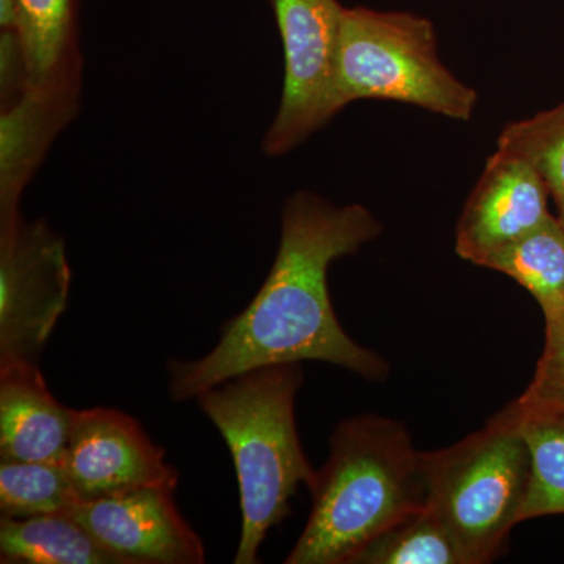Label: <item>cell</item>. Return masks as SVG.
<instances>
[{"instance_id": "cell-1", "label": "cell", "mask_w": 564, "mask_h": 564, "mask_svg": "<svg viewBox=\"0 0 564 564\" xmlns=\"http://www.w3.org/2000/svg\"><path fill=\"white\" fill-rule=\"evenodd\" d=\"M381 231V223L361 204L334 206L313 192L292 195L282 207L280 248L261 291L223 325L220 340L207 355L169 362L174 402L195 400L212 386L273 364L321 361L383 380L388 362L348 336L328 291L329 265Z\"/></svg>"}, {"instance_id": "cell-2", "label": "cell", "mask_w": 564, "mask_h": 564, "mask_svg": "<svg viewBox=\"0 0 564 564\" xmlns=\"http://www.w3.org/2000/svg\"><path fill=\"white\" fill-rule=\"evenodd\" d=\"M313 508L285 564H351L370 541L426 507L423 452L402 422L345 419L310 488Z\"/></svg>"}, {"instance_id": "cell-3", "label": "cell", "mask_w": 564, "mask_h": 564, "mask_svg": "<svg viewBox=\"0 0 564 564\" xmlns=\"http://www.w3.org/2000/svg\"><path fill=\"white\" fill-rule=\"evenodd\" d=\"M300 362L248 370L196 397L199 410L228 445L239 481L242 530L234 563H259L267 533L289 514L300 486L314 485L317 470L307 462L295 400L302 388Z\"/></svg>"}, {"instance_id": "cell-4", "label": "cell", "mask_w": 564, "mask_h": 564, "mask_svg": "<svg viewBox=\"0 0 564 564\" xmlns=\"http://www.w3.org/2000/svg\"><path fill=\"white\" fill-rule=\"evenodd\" d=\"M426 507L440 516L475 564L492 562L519 524L530 480V454L518 417L503 408L458 444L423 452Z\"/></svg>"}, {"instance_id": "cell-5", "label": "cell", "mask_w": 564, "mask_h": 564, "mask_svg": "<svg viewBox=\"0 0 564 564\" xmlns=\"http://www.w3.org/2000/svg\"><path fill=\"white\" fill-rule=\"evenodd\" d=\"M339 99L408 104L455 121L473 120L478 93L444 65L433 22L408 11L345 9Z\"/></svg>"}, {"instance_id": "cell-6", "label": "cell", "mask_w": 564, "mask_h": 564, "mask_svg": "<svg viewBox=\"0 0 564 564\" xmlns=\"http://www.w3.org/2000/svg\"><path fill=\"white\" fill-rule=\"evenodd\" d=\"M284 50V90L263 151L284 155L344 109L339 55L344 7L337 0H272Z\"/></svg>"}, {"instance_id": "cell-7", "label": "cell", "mask_w": 564, "mask_h": 564, "mask_svg": "<svg viewBox=\"0 0 564 564\" xmlns=\"http://www.w3.org/2000/svg\"><path fill=\"white\" fill-rule=\"evenodd\" d=\"M65 242L46 221L0 228V366L39 362L68 304Z\"/></svg>"}, {"instance_id": "cell-8", "label": "cell", "mask_w": 564, "mask_h": 564, "mask_svg": "<svg viewBox=\"0 0 564 564\" xmlns=\"http://www.w3.org/2000/svg\"><path fill=\"white\" fill-rule=\"evenodd\" d=\"M62 463L79 502L151 486L176 489L180 480L140 422L111 408L76 410Z\"/></svg>"}, {"instance_id": "cell-9", "label": "cell", "mask_w": 564, "mask_h": 564, "mask_svg": "<svg viewBox=\"0 0 564 564\" xmlns=\"http://www.w3.org/2000/svg\"><path fill=\"white\" fill-rule=\"evenodd\" d=\"M151 488L77 502L66 511L121 564H202L206 551L173 499Z\"/></svg>"}, {"instance_id": "cell-10", "label": "cell", "mask_w": 564, "mask_h": 564, "mask_svg": "<svg viewBox=\"0 0 564 564\" xmlns=\"http://www.w3.org/2000/svg\"><path fill=\"white\" fill-rule=\"evenodd\" d=\"M549 195L529 162L497 148L459 215V258L480 267L494 251L540 228L552 217Z\"/></svg>"}, {"instance_id": "cell-11", "label": "cell", "mask_w": 564, "mask_h": 564, "mask_svg": "<svg viewBox=\"0 0 564 564\" xmlns=\"http://www.w3.org/2000/svg\"><path fill=\"white\" fill-rule=\"evenodd\" d=\"M82 74L25 87L2 104L0 120V228L21 217L22 191L57 133L79 109Z\"/></svg>"}, {"instance_id": "cell-12", "label": "cell", "mask_w": 564, "mask_h": 564, "mask_svg": "<svg viewBox=\"0 0 564 564\" xmlns=\"http://www.w3.org/2000/svg\"><path fill=\"white\" fill-rule=\"evenodd\" d=\"M76 410L52 395L39 362L0 366V458L62 462Z\"/></svg>"}, {"instance_id": "cell-13", "label": "cell", "mask_w": 564, "mask_h": 564, "mask_svg": "<svg viewBox=\"0 0 564 564\" xmlns=\"http://www.w3.org/2000/svg\"><path fill=\"white\" fill-rule=\"evenodd\" d=\"M79 0H0V28L14 32L28 87L82 74Z\"/></svg>"}, {"instance_id": "cell-14", "label": "cell", "mask_w": 564, "mask_h": 564, "mask_svg": "<svg viewBox=\"0 0 564 564\" xmlns=\"http://www.w3.org/2000/svg\"><path fill=\"white\" fill-rule=\"evenodd\" d=\"M0 562L121 564L69 514L0 519Z\"/></svg>"}, {"instance_id": "cell-15", "label": "cell", "mask_w": 564, "mask_h": 564, "mask_svg": "<svg viewBox=\"0 0 564 564\" xmlns=\"http://www.w3.org/2000/svg\"><path fill=\"white\" fill-rule=\"evenodd\" d=\"M480 267L507 274L532 293L543 314L564 303V228L551 217L540 228L505 245Z\"/></svg>"}, {"instance_id": "cell-16", "label": "cell", "mask_w": 564, "mask_h": 564, "mask_svg": "<svg viewBox=\"0 0 564 564\" xmlns=\"http://www.w3.org/2000/svg\"><path fill=\"white\" fill-rule=\"evenodd\" d=\"M351 564H475L473 555L441 521L423 508L370 541Z\"/></svg>"}, {"instance_id": "cell-17", "label": "cell", "mask_w": 564, "mask_h": 564, "mask_svg": "<svg viewBox=\"0 0 564 564\" xmlns=\"http://www.w3.org/2000/svg\"><path fill=\"white\" fill-rule=\"evenodd\" d=\"M511 410L530 454L529 488L519 522L564 514V415H521Z\"/></svg>"}, {"instance_id": "cell-18", "label": "cell", "mask_w": 564, "mask_h": 564, "mask_svg": "<svg viewBox=\"0 0 564 564\" xmlns=\"http://www.w3.org/2000/svg\"><path fill=\"white\" fill-rule=\"evenodd\" d=\"M79 502L62 462L0 459V513L7 518L66 513Z\"/></svg>"}, {"instance_id": "cell-19", "label": "cell", "mask_w": 564, "mask_h": 564, "mask_svg": "<svg viewBox=\"0 0 564 564\" xmlns=\"http://www.w3.org/2000/svg\"><path fill=\"white\" fill-rule=\"evenodd\" d=\"M497 148L529 162L555 203L564 198V101L505 126Z\"/></svg>"}, {"instance_id": "cell-20", "label": "cell", "mask_w": 564, "mask_h": 564, "mask_svg": "<svg viewBox=\"0 0 564 564\" xmlns=\"http://www.w3.org/2000/svg\"><path fill=\"white\" fill-rule=\"evenodd\" d=\"M544 318V350L532 383L511 403L521 415H564V303Z\"/></svg>"}, {"instance_id": "cell-21", "label": "cell", "mask_w": 564, "mask_h": 564, "mask_svg": "<svg viewBox=\"0 0 564 564\" xmlns=\"http://www.w3.org/2000/svg\"><path fill=\"white\" fill-rule=\"evenodd\" d=\"M556 207H558V220L562 223V226L564 228V198L560 199V202H556Z\"/></svg>"}]
</instances>
